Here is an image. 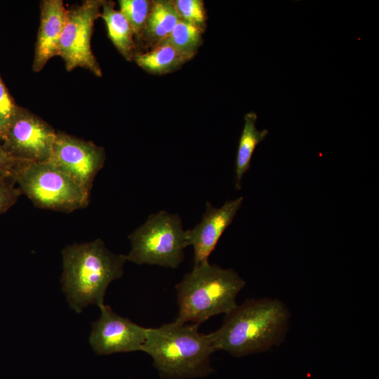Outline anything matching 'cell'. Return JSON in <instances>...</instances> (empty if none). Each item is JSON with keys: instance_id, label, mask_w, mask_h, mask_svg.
I'll use <instances>...</instances> for the list:
<instances>
[{"instance_id": "cell-1", "label": "cell", "mask_w": 379, "mask_h": 379, "mask_svg": "<svg viewBox=\"0 0 379 379\" xmlns=\"http://www.w3.org/2000/svg\"><path fill=\"white\" fill-rule=\"evenodd\" d=\"M290 317L279 299H248L226 314L221 326L208 335L215 351L237 357L265 352L284 341Z\"/></svg>"}, {"instance_id": "cell-2", "label": "cell", "mask_w": 379, "mask_h": 379, "mask_svg": "<svg viewBox=\"0 0 379 379\" xmlns=\"http://www.w3.org/2000/svg\"><path fill=\"white\" fill-rule=\"evenodd\" d=\"M62 289L77 313L104 304L107 288L124 273L126 255L110 251L101 239L68 245L62 251Z\"/></svg>"}, {"instance_id": "cell-3", "label": "cell", "mask_w": 379, "mask_h": 379, "mask_svg": "<svg viewBox=\"0 0 379 379\" xmlns=\"http://www.w3.org/2000/svg\"><path fill=\"white\" fill-rule=\"evenodd\" d=\"M199 325L175 320L147 328L142 352L149 354L164 379H187L213 372L210 357L215 352L208 334Z\"/></svg>"}, {"instance_id": "cell-4", "label": "cell", "mask_w": 379, "mask_h": 379, "mask_svg": "<svg viewBox=\"0 0 379 379\" xmlns=\"http://www.w3.org/2000/svg\"><path fill=\"white\" fill-rule=\"evenodd\" d=\"M245 284L232 268L208 261L194 265L175 286L178 306L175 320L199 326L213 316L227 314L238 305L237 297Z\"/></svg>"}, {"instance_id": "cell-5", "label": "cell", "mask_w": 379, "mask_h": 379, "mask_svg": "<svg viewBox=\"0 0 379 379\" xmlns=\"http://www.w3.org/2000/svg\"><path fill=\"white\" fill-rule=\"evenodd\" d=\"M13 179L34 205L70 213L86 207L90 192L49 162H22Z\"/></svg>"}, {"instance_id": "cell-6", "label": "cell", "mask_w": 379, "mask_h": 379, "mask_svg": "<svg viewBox=\"0 0 379 379\" xmlns=\"http://www.w3.org/2000/svg\"><path fill=\"white\" fill-rule=\"evenodd\" d=\"M127 261L176 269L184 260L186 230L179 215L159 211L131 232Z\"/></svg>"}, {"instance_id": "cell-7", "label": "cell", "mask_w": 379, "mask_h": 379, "mask_svg": "<svg viewBox=\"0 0 379 379\" xmlns=\"http://www.w3.org/2000/svg\"><path fill=\"white\" fill-rule=\"evenodd\" d=\"M102 0H87L69 10L68 17L59 41L58 55L65 62L67 71L82 67L101 77V68L91 46L94 22L100 17Z\"/></svg>"}, {"instance_id": "cell-8", "label": "cell", "mask_w": 379, "mask_h": 379, "mask_svg": "<svg viewBox=\"0 0 379 379\" xmlns=\"http://www.w3.org/2000/svg\"><path fill=\"white\" fill-rule=\"evenodd\" d=\"M105 159V149L93 142L57 133L48 162L90 192Z\"/></svg>"}, {"instance_id": "cell-9", "label": "cell", "mask_w": 379, "mask_h": 379, "mask_svg": "<svg viewBox=\"0 0 379 379\" xmlns=\"http://www.w3.org/2000/svg\"><path fill=\"white\" fill-rule=\"evenodd\" d=\"M57 132L37 116L19 109L3 140L4 147L22 162L48 161Z\"/></svg>"}, {"instance_id": "cell-10", "label": "cell", "mask_w": 379, "mask_h": 379, "mask_svg": "<svg viewBox=\"0 0 379 379\" xmlns=\"http://www.w3.org/2000/svg\"><path fill=\"white\" fill-rule=\"evenodd\" d=\"M100 315L92 324L89 343L98 355L142 351L147 328L114 312L110 306H99Z\"/></svg>"}, {"instance_id": "cell-11", "label": "cell", "mask_w": 379, "mask_h": 379, "mask_svg": "<svg viewBox=\"0 0 379 379\" xmlns=\"http://www.w3.org/2000/svg\"><path fill=\"white\" fill-rule=\"evenodd\" d=\"M243 200V197L228 200L220 208L214 207L209 201L206 202L201 221L193 228L186 230L187 245L193 247L194 265L208 261L220 238L241 208Z\"/></svg>"}, {"instance_id": "cell-12", "label": "cell", "mask_w": 379, "mask_h": 379, "mask_svg": "<svg viewBox=\"0 0 379 379\" xmlns=\"http://www.w3.org/2000/svg\"><path fill=\"white\" fill-rule=\"evenodd\" d=\"M68 13L61 0L41 1L40 26L32 65L34 72H39L51 58L58 55L59 41Z\"/></svg>"}, {"instance_id": "cell-13", "label": "cell", "mask_w": 379, "mask_h": 379, "mask_svg": "<svg viewBox=\"0 0 379 379\" xmlns=\"http://www.w3.org/2000/svg\"><path fill=\"white\" fill-rule=\"evenodd\" d=\"M180 20L173 0H153L141 49L146 51L161 44Z\"/></svg>"}, {"instance_id": "cell-14", "label": "cell", "mask_w": 379, "mask_h": 379, "mask_svg": "<svg viewBox=\"0 0 379 379\" xmlns=\"http://www.w3.org/2000/svg\"><path fill=\"white\" fill-rule=\"evenodd\" d=\"M100 17L105 22L107 34L119 53L127 60H132L139 53L133 30L124 15L115 9L111 1H104Z\"/></svg>"}, {"instance_id": "cell-15", "label": "cell", "mask_w": 379, "mask_h": 379, "mask_svg": "<svg viewBox=\"0 0 379 379\" xmlns=\"http://www.w3.org/2000/svg\"><path fill=\"white\" fill-rule=\"evenodd\" d=\"M192 58L190 55L164 43L137 53L133 60L149 74L164 75L179 69Z\"/></svg>"}, {"instance_id": "cell-16", "label": "cell", "mask_w": 379, "mask_h": 379, "mask_svg": "<svg viewBox=\"0 0 379 379\" xmlns=\"http://www.w3.org/2000/svg\"><path fill=\"white\" fill-rule=\"evenodd\" d=\"M244 124L239 140L235 159V188L240 190L241 180L251 166V161L256 147L269 134L267 128L259 131L256 126L258 115L248 112L244 115Z\"/></svg>"}, {"instance_id": "cell-17", "label": "cell", "mask_w": 379, "mask_h": 379, "mask_svg": "<svg viewBox=\"0 0 379 379\" xmlns=\"http://www.w3.org/2000/svg\"><path fill=\"white\" fill-rule=\"evenodd\" d=\"M204 31L203 27L180 20L161 44H169L194 58L203 43Z\"/></svg>"}, {"instance_id": "cell-18", "label": "cell", "mask_w": 379, "mask_h": 379, "mask_svg": "<svg viewBox=\"0 0 379 379\" xmlns=\"http://www.w3.org/2000/svg\"><path fill=\"white\" fill-rule=\"evenodd\" d=\"M153 0H119V11L131 26L139 53Z\"/></svg>"}, {"instance_id": "cell-19", "label": "cell", "mask_w": 379, "mask_h": 379, "mask_svg": "<svg viewBox=\"0 0 379 379\" xmlns=\"http://www.w3.org/2000/svg\"><path fill=\"white\" fill-rule=\"evenodd\" d=\"M181 20L206 29L207 12L203 0H175Z\"/></svg>"}, {"instance_id": "cell-20", "label": "cell", "mask_w": 379, "mask_h": 379, "mask_svg": "<svg viewBox=\"0 0 379 379\" xmlns=\"http://www.w3.org/2000/svg\"><path fill=\"white\" fill-rule=\"evenodd\" d=\"M19 109L0 78V140L2 141Z\"/></svg>"}, {"instance_id": "cell-21", "label": "cell", "mask_w": 379, "mask_h": 379, "mask_svg": "<svg viewBox=\"0 0 379 379\" xmlns=\"http://www.w3.org/2000/svg\"><path fill=\"white\" fill-rule=\"evenodd\" d=\"M21 194L13 178L0 177V215L13 206Z\"/></svg>"}, {"instance_id": "cell-22", "label": "cell", "mask_w": 379, "mask_h": 379, "mask_svg": "<svg viewBox=\"0 0 379 379\" xmlns=\"http://www.w3.org/2000/svg\"><path fill=\"white\" fill-rule=\"evenodd\" d=\"M21 163L11 156L3 145H0V177L13 178Z\"/></svg>"}]
</instances>
